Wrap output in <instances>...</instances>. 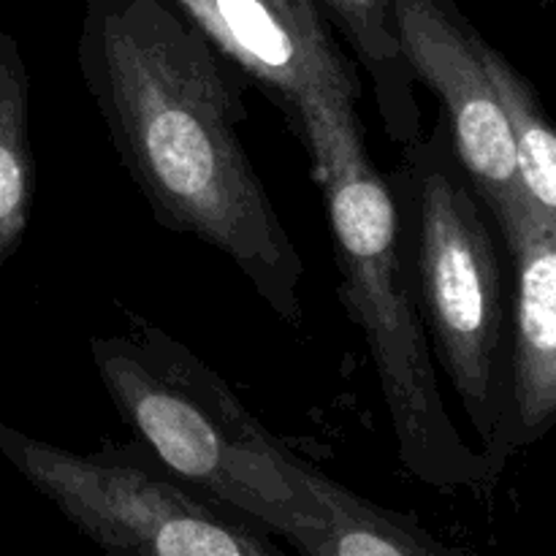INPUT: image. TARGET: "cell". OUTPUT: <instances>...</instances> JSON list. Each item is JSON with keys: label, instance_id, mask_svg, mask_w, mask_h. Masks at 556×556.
Returning a JSON list of instances; mask_svg holds the SVG:
<instances>
[{"label": "cell", "instance_id": "6da1fadb", "mask_svg": "<svg viewBox=\"0 0 556 556\" xmlns=\"http://www.w3.org/2000/svg\"><path fill=\"white\" fill-rule=\"evenodd\" d=\"M76 63L152 217L226 255L286 324L304 261L248 157L244 76L174 0H85Z\"/></svg>", "mask_w": 556, "mask_h": 556}, {"label": "cell", "instance_id": "7a4b0ae2", "mask_svg": "<svg viewBox=\"0 0 556 556\" xmlns=\"http://www.w3.org/2000/svg\"><path fill=\"white\" fill-rule=\"evenodd\" d=\"M90 353L114 410L174 478L293 546L320 525L315 467L188 345L136 318Z\"/></svg>", "mask_w": 556, "mask_h": 556}, {"label": "cell", "instance_id": "3957f363", "mask_svg": "<svg viewBox=\"0 0 556 556\" xmlns=\"http://www.w3.org/2000/svg\"><path fill=\"white\" fill-rule=\"evenodd\" d=\"M318 188L329 210L340 302L367 340L402 462L440 486L489 481L497 476L492 462L465 443L440 394L394 195L369 157L362 119L334 134Z\"/></svg>", "mask_w": 556, "mask_h": 556}, {"label": "cell", "instance_id": "277c9868", "mask_svg": "<svg viewBox=\"0 0 556 556\" xmlns=\"http://www.w3.org/2000/svg\"><path fill=\"white\" fill-rule=\"evenodd\" d=\"M386 182L434 356L483 443V456L500 472L508 462L503 438L510 353L503 269L443 112L429 134L402 150V163Z\"/></svg>", "mask_w": 556, "mask_h": 556}, {"label": "cell", "instance_id": "5b68a950", "mask_svg": "<svg viewBox=\"0 0 556 556\" xmlns=\"http://www.w3.org/2000/svg\"><path fill=\"white\" fill-rule=\"evenodd\" d=\"M0 454L106 556H286L144 445L76 454L0 424Z\"/></svg>", "mask_w": 556, "mask_h": 556}, {"label": "cell", "instance_id": "8992f818", "mask_svg": "<svg viewBox=\"0 0 556 556\" xmlns=\"http://www.w3.org/2000/svg\"><path fill=\"white\" fill-rule=\"evenodd\" d=\"M206 41L282 114L315 185L337 130L358 119L356 65L315 0H174Z\"/></svg>", "mask_w": 556, "mask_h": 556}, {"label": "cell", "instance_id": "52a82bcc", "mask_svg": "<svg viewBox=\"0 0 556 556\" xmlns=\"http://www.w3.org/2000/svg\"><path fill=\"white\" fill-rule=\"evenodd\" d=\"M394 16L413 76L443 101L462 172L505 237L530 206L516 172L514 134L483 63V36L456 0H394Z\"/></svg>", "mask_w": 556, "mask_h": 556}, {"label": "cell", "instance_id": "ba28073f", "mask_svg": "<svg viewBox=\"0 0 556 556\" xmlns=\"http://www.w3.org/2000/svg\"><path fill=\"white\" fill-rule=\"evenodd\" d=\"M503 239L516 269L503 438L508 459L556 427V226L527 212Z\"/></svg>", "mask_w": 556, "mask_h": 556}, {"label": "cell", "instance_id": "9c48e42d", "mask_svg": "<svg viewBox=\"0 0 556 556\" xmlns=\"http://www.w3.org/2000/svg\"><path fill=\"white\" fill-rule=\"evenodd\" d=\"M331 30L356 54L372 87L375 109L396 147H410L424 136L416 76L402 52L394 0H315Z\"/></svg>", "mask_w": 556, "mask_h": 556}, {"label": "cell", "instance_id": "30bf717a", "mask_svg": "<svg viewBox=\"0 0 556 556\" xmlns=\"http://www.w3.org/2000/svg\"><path fill=\"white\" fill-rule=\"evenodd\" d=\"M313 483L320 500V525L296 546L304 556H465L320 470H315Z\"/></svg>", "mask_w": 556, "mask_h": 556}, {"label": "cell", "instance_id": "8fae6325", "mask_svg": "<svg viewBox=\"0 0 556 556\" xmlns=\"http://www.w3.org/2000/svg\"><path fill=\"white\" fill-rule=\"evenodd\" d=\"M30 76L14 36L0 33V269L16 255L36 199V161L27 134Z\"/></svg>", "mask_w": 556, "mask_h": 556}, {"label": "cell", "instance_id": "7c38bea8", "mask_svg": "<svg viewBox=\"0 0 556 556\" xmlns=\"http://www.w3.org/2000/svg\"><path fill=\"white\" fill-rule=\"evenodd\" d=\"M481 54L514 134L516 172L527 206L538 220L556 226V125L543 112L532 81L486 38Z\"/></svg>", "mask_w": 556, "mask_h": 556}, {"label": "cell", "instance_id": "4fadbf2b", "mask_svg": "<svg viewBox=\"0 0 556 556\" xmlns=\"http://www.w3.org/2000/svg\"><path fill=\"white\" fill-rule=\"evenodd\" d=\"M538 3H541V5H552L554 0H538Z\"/></svg>", "mask_w": 556, "mask_h": 556}]
</instances>
